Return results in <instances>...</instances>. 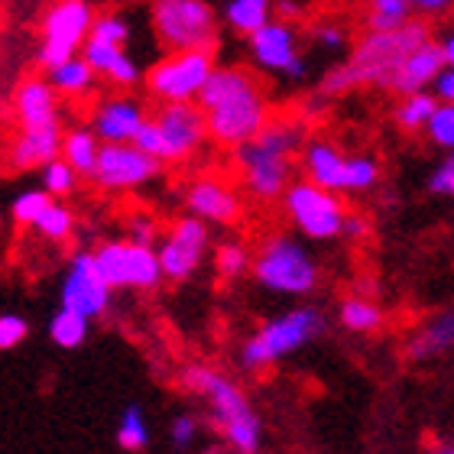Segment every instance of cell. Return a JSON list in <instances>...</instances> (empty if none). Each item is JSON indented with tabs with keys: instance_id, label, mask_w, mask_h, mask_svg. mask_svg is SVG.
<instances>
[{
	"instance_id": "cell-1",
	"label": "cell",
	"mask_w": 454,
	"mask_h": 454,
	"mask_svg": "<svg viewBox=\"0 0 454 454\" xmlns=\"http://www.w3.org/2000/svg\"><path fill=\"white\" fill-rule=\"evenodd\" d=\"M432 39L435 36H432L428 20H409L406 27L387 29V33L367 29L354 43L350 56L325 72V78L318 82V91H315V101H334V98H344L350 91H357V88L389 91L396 72L403 68V62L416 49L432 43Z\"/></svg>"
},
{
	"instance_id": "cell-2",
	"label": "cell",
	"mask_w": 454,
	"mask_h": 454,
	"mask_svg": "<svg viewBox=\"0 0 454 454\" xmlns=\"http://www.w3.org/2000/svg\"><path fill=\"white\" fill-rule=\"evenodd\" d=\"M305 140L309 137H305V127L299 121L273 117L254 140L234 146L231 162L244 182L247 195L263 201V205L283 199L286 189L293 185L295 156L302 153Z\"/></svg>"
},
{
	"instance_id": "cell-3",
	"label": "cell",
	"mask_w": 454,
	"mask_h": 454,
	"mask_svg": "<svg viewBox=\"0 0 454 454\" xmlns=\"http://www.w3.org/2000/svg\"><path fill=\"white\" fill-rule=\"evenodd\" d=\"M179 387L192 396L208 399L211 426L224 435L234 454H256L263 442V422L234 380L211 364H189L179 370Z\"/></svg>"
},
{
	"instance_id": "cell-4",
	"label": "cell",
	"mask_w": 454,
	"mask_h": 454,
	"mask_svg": "<svg viewBox=\"0 0 454 454\" xmlns=\"http://www.w3.org/2000/svg\"><path fill=\"white\" fill-rule=\"evenodd\" d=\"M325 332H328V315L318 305H299V309H289V312L276 315L266 325H260L240 344L237 360H240L244 370L260 373V370L273 367L279 360L293 357L295 350H302L305 344L318 340Z\"/></svg>"
},
{
	"instance_id": "cell-5",
	"label": "cell",
	"mask_w": 454,
	"mask_h": 454,
	"mask_svg": "<svg viewBox=\"0 0 454 454\" xmlns=\"http://www.w3.org/2000/svg\"><path fill=\"white\" fill-rule=\"evenodd\" d=\"M256 286H263L266 293L276 295H312L318 289V263L315 256L305 250L295 237L273 231V234L260 237V244L254 247V270H250Z\"/></svg>"
},
{
	"instance_id": "cell-6",
	"label": "cell",
	"mask_w": 454,
	"mask_h": 454,
	"mask_svg": "<svg viewBox=\"0 0 454 454\" xmlns=\"http://www.w3.org/2000/svg\"><path fill=\"white\" fill-rule=\"evenodd\" d=\"M150 27L166 52L218 49L221 13L208 0H153Z\"/></svg>"
},
{
	"instance_id": "cell-7",
	"label": "cell",
	"mask_w": 454,
	"mask_h": 454,
	"mask_svg": "<svg viewBox=\"0 0 454 454\" xmlns=\"http://www.w3.org/2000/svg\"><path fill=\"white\" fill-rule=\"evenodd\" d=\"M218 66V49L166 52L143 72V88L156 105H195L205 82Z\"/></svg>"
},
{
	"instance_id": "cell-8",
	"label": "cell",
	"mask_w": 454,
	"mask_h": 454,
	"mask_svg": "<svg viewBox=\"0 0 454 454\" xmlns=\"http://www.w3.org/2000/svg\"><path fill=\"white\" fill-rule=\"evenodd\" d=\"M98 10L88 0H52L39 20L36 66L43 72L66 66L68 59L82 56V46L91 36Z\"/></svg>"
},
{
	"instance_id": "cell-9",
	"label": "cell",
	"mask_w": 454,
	"mask_h": 454,
	"mask_svg": "<svg viewBox=\"0 0 454 454\" xmlns=\"http://www.w3.org/2000/svg\"><path fill=\"white\" fill-rule=\"evenodd\" d=\"M279 201H283L289 224L309 240H334L344 234V218L350 208L334 192L322 189L309 179H293V185L286 189Z\"/></svg>"
},
{
	"instance_id": "cell-10",
	"label": "cell",
	"mask_w": 454,
	"mask_h": 454,
	"mask_svg": "<svg viewBox=\"0 0 454 454\" xmlns=\"http://www.w3.org/2000/svg\"><path fill=\"white\" fill-rule=\"evenodd\" d=\"M95 256V270L98 276L111 286L114 293L117 289H137V293H153L160 289V283L166 279L160 266V256H156V247H140L133 240H105L91 250Z\"/></svg>"
},
{
	"instance_id": "cell-11",
	"label": "cell",
	"mask_w": 454,
	"mask_h": 454,
	"mask_svg": "<svg viewBox=\"0 0 454 454\" xmlns=\"http://www.w3.org/2000/svg\"><path fill=\"white\" fill-rule=\"evenodd\" d=\"M205 117H208V140L234 150L240 143L254 140L256 133L273 121V105H270L266 88L260 82V85L247 88V91H240V95L224 101V105L205 111Z\"/></svg>"
},
{
	"instance_id": "cell-12",
	"label": "cell",
	"mask_w": 454,
	"mask_h": 454,
	"mask_svg": "<svg viewBox=\"0 0 454 454\" xmlns=\"http://www.w3.org/2000/svg\"><path fill=\"white\" fill-rule=\"evenodd\" d=\"M208 250H211L208 224L192 218V215H182V218H176L162 231L160 244H156L162 276L169 283H189L192 276L199 273V266L205 263Z\"/></svg>"
},
{
	"instance_id": "cell-13",
	"label": "cell",
	"mask_w": 454,
	"mask_h": 454,
	"mask_svg": "<svg viewBox=\"0 0 454 454\" xmlns=\"http://www.w3.org/2000/svg\"><path fill=\"white\" fill-rule=\"evenodd\" d=\"M160 172L162 162L137 150L133 143H101V156H98V166L88 182L101 192L121 195V192H133L153 182Z\"/></svg>"
},
{
	"instance_id": "cell-14",
	"label": "cell",
	"mask_w": 454,
	"mask_h": 454,
	"mask_svg": "<svg viewBox=\"0 0 454 454\" xmlns=\"http://www.w3.org/2000/svg\"><path fill=\"white\" fill-rule=\"evenodd\" d=\"M150 117L162 137V166L189 162L208 140V117L199 105H160Z\"/></svg>"
},
{
	"instance_id": "cell-15",
	"label": "cell",
	"mask_w": 454,
	"mask_h": 454,
	"mask_svg": "<svg viewBox=\"0 0 454 454\" xmlns=\"http://www.w3.org/2000/svg\"><path fill=\"white\" fill-rule=\"evenodd\" d=\"M247 49H250V59L266 72H276V75L293 78V82L305 75V59L299 49L295 23L273 17L266 27L256 29L254 36H247Z\"/></svg>"
},
{
	"instance_id": "cell-16",
	"label": "cell",
	"mask_w": 454,
	"mask_h": 454,
	"mask_svg": "<svg viewBox=\"0 0 454 454\" xmlns=\"http://www.w3.org/2000/svg\"><path fill=\"white\" fill-rule=\"evenodd\" d=\"M114 289L98 276L95 256L91 250H78L62 276V289H59V309H72V312L85 315V318H101L111 309Z\"/></svg>"
},
{
	"instance_id": "cell-17",
	"label": "cell",
	"mask_w": 454,
	"mask_h": 454,
	"mask_svg": "<svg viewBox=\"0 0 454 454\" xmlns=\"http://www.w3.org/2000/svg\"><path fill=\"white\" fill-rule=\"evenodd\" d=\"M182 205L205 224L234 227L244 221V195L221 176H199L182 192Z\"/></svg>"
},
{
	"instance_id": "cell-18",
	"label": "cell",
	"mask_w": 454,
	"mask_h": 454,
	"mask_svg": "<svg viewBox=\"0 0 454 454\" xmlns=\"http://www.w3.org/2000/svg\"><path fill=\"white\" fill-rule=\"evenodd\" d=\"M146 107L143 101L130 95V91H121V95H107L101 98L95 107H91V130L98 133L101 143H133L137 130L146 123Z\"/></svg>"
},
{
	"instance_id": "cell-19",
	"label": "cell",
	"mask_w": 454,
	"mask_h": 454,
	"mask_svg": "<svg viewBox=\"0 0 454 454\" xmlns=\"http://www.w3.org/2000/svg\"><path fill=\"white\" fill-rule=\"evenodd\" d=\"M13 117L20 130L29 127H62V111H59V91L49 85L46 75H29L13 88Z\"/></svg>"
},
{
	"instance_id": "cell-20",
	"label": "cell",
	"mask_w": 454,
	"mask_h": 454,
	"mask_svg": "<svg viewBox=\"0 0 454 454\" xmlns=\"http://www.w3.org/2000/svg\"><path fill=\"white\" fill-rule=\"evenodd\" d=\"M299 169H302V179L322 185V189L334 192V195H344V179H348V156L340 153L338 143L332 140H305L302 153H299Z\"/></svg>"
},
{
	"instance_id": "cell-21",
	"label": "cell",
	"mask_w": 454,
	"mask_h": 454,
	"mask_svg": "<svg viewBox=\"0 0 454 454\" xmlns=\"http://www.w3.org/2000/svg\"><path fill=\"white\" fill-rule=\"evenodd\" d=\"M62 137H66V127H29V130H20L13 137L7 150V162L13 169L29 172V169H43L52 160L62 156Z\"/></svg>"
},
{
	"instance_id": "cell-22",
	"label": "cell",
	"mask_w": 454,
	"mask_h": 454,
	"mask_svg": "<svg viewBox=\"0 0 454 454\" xmlns=\"http://www.w3.org/2000/svg\"><path fill=\"white\" fill-rule=\"evenodd\" d=\"M82 59L95 68L98 78H105L107 85L121 88V91H130L143 82L137 59L130 52H123V46H107V43H98V39L88 36V43L82 46Z\"/></svg>"
},
{
	"instance_id": "cell-23",
	"label": "cell",
	"mask_w": 454,
	"mask_h": 454,
	"mask_svg": "<svg viewBox=\"0 0 454 454\" xmlns=\"http://www.w3.org/2000/svg\"><path fill=\"white\" fill-rule=\"evenodd\" d=\"M442 68H445V56H442L438 39H432V43L416 49V52L403 62V68H399L396 78H393V85H389V91L399 98L419 95V91H432L435 78L442 75Z\"/></svg>"
},
{
	"instance_id": "cell-24",
	"label": "cell",
	"mask_w": 454,
	"mask_h": 454,
	"mask_svg": "<svg viewBox=\"0 0 454 454\" xmlns=\"http://www.w3.org/2000/svg\"><path fill=\"white\" fill-rule=\"evenodd\" d=\"M454 350V309H442V312L428 315L426 322L419 325L416 332L406 338V360H435L442 354Z\"/></svg>"
},
{
	"instance_id": "cell-25",
	"label": "cell",
	"mask_w": 454,
	"mask_h": 454,
	"mask_svg": "<svg viewBox=\"0 0 454 454\" xmlns=\"http://www.w3.org/2000/svg\"><path fill=\"white\" fill-rule=\"evenodd\" d=\"M254 85H260V78L247 66H215V72H211V78L205 82L195 105H199L201 111H211V107L224 105V101H231V98H237L240 91H247V88H254Z\"/></svg>"
},
{
	"instance_id": "cell-26",
	"label": "cell",
	"mask_w": 454,
	"mask_h": 454,
	"mask_svg": "<svg viewBox=\"0 0 454 454\" xmlns=\"http://www.w3.org/2000/svg\"><path fill=\"white\" fill-rule=\"evenodd\" d=\"M338 322H340V328H348V332H354V334H373L383 328L387 315H383L377 299L354 293V295H344V299H340Z\"/></svg>"
},
{
	"instance_id": "cell-27",
	"label": "cell",
	"mask_w": 454,
	"mask_h": 454,
	"mask_svg": "<svg viewBox=\"0 0 454 454\" xmlns=\"http://www.w3.org/2000/svg\"><path fill=\"white\" fill-rule=\"evenodd\" d=\"M98 156H101V140H98V133L91 127H72V130H66V137H62V160L82 179H91Z\"/></svg>"
},
{
	"instance_id": "cell-28",
	"label": "cell",
	"mask_w": 454,
	"mask_h": 454,
	"mask_svg": "<svg viewBox=\"0 0 454 454\" xmlns=\"http://www.w3.org/2000/svg\"><path fill=\"white\" fill-rule=\"evenodd\" d=\"M273 17V0H227L221 10V23L234 29L237 36H254Z\"/></svg>"
},
{
	"instance_id": "cell-29",
	"label": "cell",
	"mask_w": 454,
	"mask_h": 454,
	"mask_svg": "<svg viewBox=\"0 0 454 454\" xmlns=\"http://www.w3.org/2000/svg\"><path fill=\"white\" fill-rule=\"evenodd\" d=\"M46 78H49V85L59 91V98H72V101H82V98L91 95L98 85V72L88 66L82 56L68 59L66 66L46 72Z\"/></svg>"
},
{
	"instance_id": "cell-30",
	"label": "cell",
	"mask_w": 454,
	"mask_h": 454,
	"mask_svg": "<svg viewBox=\"0 0 454 454\" xmlns=\"http://www.w3.org/2000/svg\"><path fill=\"white\" fill-rule=\"evenodd\" d=\"M438 107V98L432 91H419V95L399 98L396 111H393V121L403 133H426L428 121Z\"/></svg>"
},
{
	"instance_id": "cell-31",
	"label": "cell",
	"mask_w": 454,
	"mask_h": 454,
	"mask_svg": "<svg viewBox=\"0 0 454 454\" xmlns=\"http://www.w3.org/2000/svg\"><path fill=\"white\" fill-rule=\"evenodd\" d=\"M412 4L409 0H367L364 7V27L373 33H387V29L406 27L412 20Z\"/></svg>"
},
{
	"instance_id": "cell-32",
	"label": "cell",
	"mask_w": 454,
	"mask_h": 454,
	"mask_svg": "<svg viewBox=\"0 0 454 454\" xmlns=\"http://www.w3.org/2000/svg\"><path fill=\"white\" fill-rule=\"evenodd\" d=\"M88 332H91V318L72 312V309H59V312L52 315V322H49V338H52V344H59V348H66V350L82 348L88 340Z\"/></svg>"
},
{
	"instance_id": "cell-33",
	"label": "cell",
	"mask_w": 454,
	"mask_h": 454,
	"mask_svg": "<svg viewBox=\"0 0 454 454\" xmlns=\"http://www.w3.org/2000/svg\"><path fill=\"white\" fill-rule=\"evenodd\" d=\"M215 270H218L224 283H237V279L250 276V270H254V250L244 240H224L215 250Z\"/></svg>"
},
{
	"instance_id": "cell-34",
	"label": "cell",
	"mask_w": 454,
	"mask_h": 454,
	"mask_svg": "<svg viewBox=\"0 0 454 454\" xmlns=\"http://www.w3.org/2000/svg\"><path fill=\"white\" fill-rule=\"evenodd\" d=\"M383 179V166H380L377 156H367V153H357V156H348V179H344V195H364V192H373Z\"/></svg>"
},
{
	"instance_id": "cell-35",
	"label": "cell",
	"mask_w": 454,
	"mask_h": 454,
	"mask_svg": "<svg viewBox=\"0 0 454 454\" xmlns=\"http://www.w3.org/2000/svg\"><path fill=\"white\" fill-rule=\"evenodd\" d=\"M117 445L130 454L146 451V445H150V426H146L143 409L137 406V403L121 412V422H117Z\"/></svg>"
},
{
	"instance_id": "cell-36",
	"label": "cell",
	"mask_w": 454,
	"mask_h": 454,
	"mask_svg": "<svg viewBox=\"0 0 454 454\" xmlns=\"http://www.w3.org/2000/svg\"><path fill=\"white\" fill-rule=\"evenodd\" d=\"M52 205H56V199H52L46 189L20 192L17 199H13V205H10V218L20 227H36V221L43 218Z\"/></svg>"
},
{
	"instance_id": "cell-37",
	"label": "cell",
	"mask_w": 454,
	"mask_h": 454,
	"mask_svg": "<svg viewBox=\"0 0 454 454\" xmlns=\"http://www.w3.org/2000/svg\"><path fill=\"white\" fill-rule=\"evenodd\" d=\"M43 240H52V244H62V240H68V237L75 234V215H72V208H66V205H52V208L43 215V218L36 221V227H33Z\"/></svg>"
},
{
	"instance_id": "cell-38",
	"label": "cell",
	"mask_w": 454,
	"mask_h": 454,
	"mask_svg": "<svg viewBox=\"0 0 454 454\" xmlns=\"http://www.w3.org/2000/svg\"><path fill=\"white\" fill-rule=\"evenodd\" d=\"M78 182H82V176H78V172L72 169L62 156H59V160H52L49 166H43V189H46L56 201L68 199V195L78 189Z\"/></svg>"
},
{
	"instance_id": "cell-39",
	"label": "cell",
	"mask_w": 454,
	"mask_h": 454,
	"mask_svg": "<svg viewBox=\"0 0 454 454\" xmlns=\"http://www.w3.org/2000/svg\"><path fill=\"white\" fill-rule=\"evenodd\" d=\"M130 20L123 17V13H114V10H107V13H98L95 17V27H91V39H98V43H107V46H123L127 39H130Z\"/></svg>"
},
{
	"instance_id": "cell-40",
	"label": "cell",
	"mask_w": 454,
	"mask_h": 454,
	"mask_svg": "<svg viewBox=\"0 0 454 454\" xmlns=\"http://www.w3.org/2000/svg\"><path fill=\"white\" fill-rule=\"evenodd\" d=\"M426 137L438 150H445V153L454 150V105H442V101H438L435 114H432V121H428V127H426Z\"/></svg>"
},
{
	"instance_id": "cell-41",
	"label": "cell",
	"mask_w": 454,
	"mask_h": 454,
	"mask_svg": "<svg viewBox=\"0 0 454 454\" xmlns=\"http://www.w3.org/2000/svg\"><path fill=\"white\" fill-rule=\"evenodd\" d=\"M29 338V322L23 315L4 312L0 315V350H13Z\"/></svg>"
},
{
	"instance_id": "cell-42",
	"label": "cell",
	"mask_w": 454,
	"mask_h": 454,
	"mask_svg": "<svg viewBox=\"0 0 454 454\" xmlns=\"http://www.w3.org/2000/svg\"><path fill=\"white\" fill-rule=\"evenodd\" d=\"M312 43L318 49H328V52H340V49H348L350 43V33L340 23H315L312 29Z\"/></svg>"
},
{
	"instance_id": "cell-43",
	"label": "cell",
	"mask_w": 454,
	"mask_h": 454,
	"mask_svg": "<svg viewBox=\"0 0 454 454\" xmlns=\"http://www.w3.org/2000/svg\"><path fill=\"white\" fill-rule=\"evenodd\" d=\"M199 432H201V419H199V416H192V412H179V416L172 419V426H169L172 445L179 448V451H185V448L195 445V438H199Z\"/></svg>"
},
{
	"instance_id": "cell-44",
	"label": "cell",
	"mask_w": 454,
	"mask_h": 454,
	"mask_svg": "<svg viewBox=\"0 0 454 454\" xmlns=\"http://www.w3.org/2000/svg\"><path fill=\"white\" fill-rule=\"evenodd\" d=\"M428 192L438 199H454V150L445 153V160L438 162L428 176Z\"/></svg>"
},
{
	"instance_id": "cell-45",
	"label": "cell",
	"mask_w": 454,
	"mask_h": 454,
	"mask_svg": "<svg viewBox=\"0 0 454 454\" xmlns=\"http://www.w3.org/2000/svg\"><path fill=\"white\" fill-rule=\"evenodd\" d=\"M160 224H156V218H150V215H133L130 218V231H127V240H133V244L140 247H156L160 244Z\"/></svg>"
},
{
	"instance_id": "cell-46",
	"label": "cell",
	"mask_w": 454,
	"mask_h": 454,
	"mask_svg": "<svg viewBox=\"0 0 454 454\" xmlns=\"http://www.w3.org/2000/svg\"><path fill=\"white\" fill-rule=\"evenodd\" d=\"M133 146H137V150H143L146 156H153V160L162 162V137H160V127H156V121H153V117H146V123L137 130V137H133Z\"/></svg>"
},
{
	"instance_id": "cell-47",
	"label": "cell",
	"mask_w": 454,
	"mask_h": 454,
	"mask_svg": "<svg viewBox=\"0 0 454 454\" xmlns=\"http://www.w3.org/2000/svg\"><path fill=\"white\" fill-rule=\"evenodd\" d=\"M370 234V218L367 215H360V211H348V218H344V234L348 240H364Z\"/></svg>"
},
{
	"instance_id": "cell-48",
	"label": "cell",
	"mask_w": 454,
	"mask_h": 454,
	"mask_svg": "<svg viewBox=\"0 0 454 454\" xmlns=\"http://www.w3.org/2000/svg\"><path fill=\"white\" fill-rule=\"evenodd\" d=\"M432 95H435L442 105H454V68L451 66L442 68V75H438L435 85H432Z\"/></svg>"
},
{
	"instance_id": "cell-49",
	"label": "cell",
	"mask_w": 454,
	"mask_h": 454,
	"mask_svg": "<svg viewBox=\"0 0 454 454\" xmlns=\"http://www.w3.org/2000/svg\"><path fill=\"white\" fill-rule=\"evenodd\" d=\"M273 13L276 20H286V23H299L305 17V7L299 0H273Z\"/></svg>"
},
{
	"instance_id": "cell-50",
	"label": "cell",
	"mask_w": 454,
	"mask_h": 454,
	"mask_svg": "<svg viewBox=\"0 0 454 454\" xmlns=\"http://www.w3.org/2000/svg\"><path fill=\"white\" fill-rule=\"evenodd\" d=\"M451 10H454V0H416V13H422L428 20L445 17Z\"/></svg>"
},
{
	"instance_id": "cell-51",
	"label": "cell",
	"mask_w": 454,
	"mask_h": 454,
	"mask_svg": "<svg viewBox=\"0 0 454 454\" xmlns=\"http://www.w3.org/2000/svg\"><path fill=\"white\" fill-rule=\"evenodd\" d=\"M438 46H442V56H445V66L454 68V29L445 33V36L438 39Z\"/></svg>"
},
{
	"instance_id": "cell-52",
	"label": "cell",
	"mask_w": 454,
	"mask_h": 454,
	"mask_svg": "<svg viewBox=\"0 0 454 454\" xmlns=\"http://www.w3.org/2000/svg\"><path fill=\"white\" fill-rule=\"evenodd\" d=\"M435 454H454V445H442V448H435Z\"/></svg>"
},
{
	"instance_id": "cell-53",
	"label": "cell",
	"mask_w": 454,
	"mask_h": 454,
	"mask_svg": "<svg viewBox=\"0 0 454 454\" xmlns=\"http://www.w3.org/2000/svg\"><path fill=\"white\" fill-rule=\"evenodd\" d=\"M0 227H4V215H0Z\"/></svg>"
},
{
	"instance_id": "cell-54",
	"label": "cell",
	"mask_w": 454,
	"mask_h": 454,
	"mask_svg": "<svg viewBox=\"0 0 454 454\" xmlns=\"http://www.w3.org/2000/svg\"><path fill=\"white\" fill-rule=\"evenodd\" d=\"M409 4H412V7H416V0H409Z\"/></svg>"
}]
</instances>
